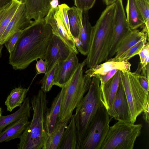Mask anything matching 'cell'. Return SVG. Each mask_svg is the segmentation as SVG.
<instances>
[{
	"instance_id": "obj_17",
	"label": "cell",
	"mask_w": 149,
	"mask_h": 149,
	"mask_svg": "<svg viewBox=\"0 0 149 149\" xmlns=\"http://www.w3.org/2000/svg\"><path fill=\"white\" fill-rule=\"evenodd\" d=\"M121 74V71L118 70L104 84L100 85L102 101L107 110L111 106L116 96L120 82Z\"/></svg>"
},
{
	"instance_id": "obj_19",
	"label": "cell",
	"mask_w": 149,
	"mask_h": 149,
	"mask_svg": "<svg viewBox=\"0 0 149 149\" xmlns=\"http://www.w3.org/2000/svg\"><path fill=\"white\" fill-rule=\"evenodd\" d=\"M131 64L128 61H107L88 68L85 72L86 74L91 78L98 77L105 74L113 69L122 71L131 70Z\"/></svg>"
},
{
	"instance_id": "obj_14",
	"label": "cell",
	"mask_w": 149,
	"mask_h": 149,
	"mask_svg": "<svg viewBox=\"0 0 149 149\" xmlns=\"http://www.w3.org/2000/svg\"><path fill=\"white\" fill-rule=\"evenodd\" d=\"M33 21L28 17L24 3H21L4 31L0 40V44L3 45L15 32L23 30Z\"/></svg>"
},
{
	"instance_id": "obj_13",
	"label": "cell",
	"mask_w": 149,
	"mask_h": 149,
	"mask_svg": "<svg viewBox=\"0 0 149 149\" xmlns=\"http://www.w3.org/2000/svg\"><path fill=\"white\" fill-rule=\"evenodd\" d=\"M107 110L110 119L130 122L129 105L122 84L120 82L116 96Z\"/></svg>"
},
{
	"instance_id": "obj_24",
	"label": "cell",
	"mask_w": 149,
	"mask_h": 149,
	"mask_svg": "<svg viewBox=\"0 0 149 149\" xmlns=\"http://www.w3.org/2000/svg\"><path fill=\"white\" fill-rule=\"evenodd\" d=\"M126 10L127 20L131 30L136 29L144 25L135 0H127Z\"/></svg>"
},
{
	"instance_id": "obj_26",
	"label": "cell",
	"mask_w": 149,
	"mask_h": 149,
	"mask_svg": "<svg viewBox=\"0 0 149 149\" xmlns=\"http://www.w3.org/2000/svg\"><path fill=\"white\" fill-rule=\"evenodd\" d=\"M28 89L20 86L13 89L5 102L7 111H12L15 108L20 107L26 97Z\"/></svg>"
},
{
	"instance_id": "obj_22",
	"label": "cell",
	"mask_w": 149,
	"mask_h": 149,
	"mask_svg": "<svg viewBox=\"0 0 149 149\" xmlns=\"http://www.w3.org/2000/svg\"><path fill=\"white\" fill-rule=\"evenodd\" d=\"M29 97H26L19 108L14 113L6 116H0V132L9 124L25 117L30 116L31 107Z\"/></svg>"
},
{
	"instance_id": "obj_41",
	"label": "cell",
	"mask_w": 149,
	"mask_h": 149,
	"mask_svg": "<svg viewBox=\"0 0 149 149\" xmlns=\"http://www.w3.org/2000/svg\"><path fill=\"white\" fill-rule=\"evenodd\" d=\"M58 0H52L50 2L51 8H54L58 6Z\"/></svg>"
},
{
	"instance_id": "obj_34",
	"label": "cell",
	"mask_w": 149,
	"mask_h": 149,
	"mask_svg": "<svg viewBox=\"0 0 149 149\" xmlns=\"http://www.w3.org/2000/svg\"><path fill=\"white\" fill-rule=\"evenodd\" d=\"M96 0H74L76 7L83 11H88L93 7Z\"/></svg>"
},
{
	"instance_id": "obj_40",
	"label": "cell",
	"mask_w": 149,
	"mask_h": 149,
	"mask_svg": "<svg viewBox=\"0 0 149 149\" xmlns=\"http://www.w3.org/2000/svg\"><path fill=\"white\" fill-rule=\"evenodd\" d=\"M12 2V1L7 4L0 12V23L3 18L11 5Z\"/></svg>"
},
{
	"instance_id": "obj_39",
	"label": "cell",
	"mask_w": 149,
	"mask_h": 149,
	"mask_svg": "<svg viewBox=\"0 0 149 149\" xmlns=\"http://www.w3.org/2000/svg\"><path fill=\"white\" fill-rule=\"evenodd\" d=\"M149 101H148L145 107L141 112L142 113L143 118L148 126V128L149 123Z\"/></svg>"
},
{
	"instance_id": "obj_27",
	"label": "cell",
	"mask_w": 149,
	"mask_h": 149,
	"mask_svg": "<svg viewBox=\"0 0 149 149\" xmlns=\"http://www.w3.org/2000/svg\"><path fill=\"white\" fill-rule=\"evenodd\" d=\"M144 22L142 32L149 36V0H135Z\"/></svg>"
},
{
	"instance_id": "obj_31",
	"label": "cell",
	"mask_w": 149,
	"mask_h": 149,
	"mask_svg": "<svg viewBox=\"0 0 149 149\" xmlns=\"http://www.w3.org/2000/svg\"><path fill=\"white\" fill-rule=\"evenodd\" d=\"M12 0V2L11 5L0 23V40L4 31L21 3L14 0Z\"/></svg>"
},
{
	"instance_id": "obj_12",
	"label": "cell",
	"mask_w": 149,
	"mask_h": 149,
	"mask_svg": "<svg viewBox=\"0 0 149 149\" xmlns=\"http://www.w3.org/2000/svg\"><path fill=\"white\" fill-rule=\"evenodd\" d=\"M79 26L78 38L74 39L78 52L84 55L88 53L92 26L89 19L88 11H83L77 8Z\"/></svg>"
},
{
	"instance_id": "obj_3",
	"label": "cell",
	"mask_w": 149,
	"mask_h": 149,
	"mask_svg": "<svg viewBox=\"0 0 149 149\" xmlns=\"http://www.w3.org/2000/svg\"><path fill=\"white\" fill-rule=\"evenodd\" d=\"M48 103L46 93L41 89L31 98L32 119L19 138L18 149H44L47 136L45 122Z\"/></svg>"
},
{
	"instance_id": "obj_5",
	"label": "cell",
	"mask_w": 149,
	"mask_h": 149,
	"mask_svg": "<svg viewBox=\"0 0 149 149\" xmlns=\"http://www.w3.org/2000/svg\"><path fill=\"white\" fill-rule=\"evenodd\" d=\"M86 64V59L79 63L64 86L65 91L58 119L59 120L64 121L71 119L74 110L89 89L92 78L86 74L83 75V69Z\"/></svg>"
},
{
	"instance_id": "obj_32",
	"label": "cell",
	"mask_w": 149,
	"mask_h": 149,
	"mask_svg": "<svg viewBox=\"0 0 149 149\" xmlns=\"http://www.w3.org/2000/svg\"><path fill=\"white\" fill-rule=\"evenodd\" d=\"M65 26L70 36L74 38L70 32L68 12L70 7L66 4L63 3L58 6Z\"/></svg>"
},
{
	"instance_id": "obj_21",
	"label": "cell",
	"mask_w": 149,
	"mask_h": 149,
	"mask_svg": "<svg viewBox=\"0 0 149 149\" xmlns=\"http://www.w3.org/2000/svg\"><path fill=\"white\" fill-rule=\"evenodd\" d=\"M146 38L148 40L149 37L144 33L137 29L132 30L119 43L115 56L111 58L115 59L118 58L130 48Z\"/></svg>"
},
{
	"instance_id": "obj_38",
	"label": "cell",
	"mask_w": 149,
	"mask_h": 149,
	"mask_svg": "<svg viewBox=\"0 0 149 149\" xmlns=\"http://www.w3.org/2000/svg\"><path fill=\"white\" fill-rule=\"evenodd\" d=\"M139 80L143 88L147 93L149 94V78L139 74Z\"/></svg>"
},
{
	"instance_id": "obj_43",
	"label": "cell",
	"mask_w": 149,
	"mask_h": 149,
	"mask_svg": "<svg viewBox=\"0 0 149 149\" xmlns=\"http://www.w3.org/2000/svg\"><path fill=\"white\" fill-rule=\"evenodd\" d=\"M117 0H102L104 3L108 6L115 3Z\"/></svg>"
},
{
	"instance_id": "obj_1",
	"label": "cell",
	"mask_w": 149,
	"mask_h": 149,
	"mask_svg": "<svg viewBox=\"0 0 149 149\" xmlns=\"http://www.w3.org/2000/svg\"><path fill=\"white\" fill-rule=\"evenodd\" d=\"M52 34L51 27L44 18L33 21L23 30L13 50L9 54V64L14 70H21L38 59L44 60Z\"/></svg>"
},
{
	"instance_id": "obj_47",
	"label": "cell",
	"mask_w": 149,
	"mask_h": 149,
	"mask_svg": "<svg viewBox=\"0 0 149 149\" xmlns=\"http://www.w3.org/2000/svg\"><path fill=\"white\" fill-rule=\"evenodd\" d=\"M4 6L2 7H1V8H0V12L1 11V10L4 7L6 6Z\"/></svg>"
},
{
	"instance_id": "obj_6",
	"label": "cell",
	"mask_w": 149,
	"mask_h": 149,
	"mask_svg": "<svg viewBox=\"0 0 149 149\" xmlns=\"http://www.w3.org/2000/svg\"><path fill=\"white\" fill-rule=\"evenodd\" d=\"M142 127L141 124L118 121L109 127L100 149H133Z\"/></svg>"
},
{
	"instance_id": "obj_4",
	"label": "cell",
	"mask_w": 149,
	"mask_h": 149,
	"mask_svg": "<svg viewBox=\"0 0 149 149\" xmlns=\"http://www.w3.org/2000/svg\"><path fill=\"white\" fill-rule=\"evenodd\" d=\"M103 105L100 79L93 77L87 93L76 107L73 115L77 137L76 149H80L93 119Z\"/></svg>"
},
{
	"instance_id": "obj_16",
	"label": "cell",
	"mask_w": 149,
	"mask_h": 149,
	"mask_svg": "<svg viewBox=\"0 0 149 149\" xmlns=\"http://www.w3.org/2000/svg\"><path fill=\"white\" fill-rule=\"evenodd\" d=\"M61 88L53 100L50 107L48 108L46 111L45 127L47 136L50 135L54 131L58 120L65 89L64 86Z\"/></svg>"
},
{
	"instance_id": "obj_10",
	"label": "cell",
	"mask_w": 149,
	"mask_h": 149,
	"mask_svg": "<svg viewBox=\"0 0 149 149\" xmlns=\"http://www.w3.org/2000/svg\"><path fill=\"white\" fill-rule=\"evenodd\" d=\"M44 18L46 22L50 26L53 34L59 38L71 51L78 54L79 52L65 26L58 6L51 8Z\"/></svg>"
},
{
	"instance_id": "obj_45",
	"label": "cell",
	"mask_w": 149,
	"mask_h": 149,
	"mask_svg": "<svg viewBox=\"0 0 149 149\" xmlns=\"http://www.w3.org/2000/svg\"><path fill=\"white\" fill-rule=\"evenodd\" d=\"M15 0V1H16L17 2H18L19 3H21V2H24L23 1H24V0Z\"/></svg>"
},
{
	"instance_id": "obj_15",
	"label": "cell",
	"mask_w": 149,
	"mask_h": 149,
	"mask_svg": "<svg viewBox=\"0 0 149 149\" xmlns=\"http://www.w3.org/2000/svg\"><path fill=\"white\" fill-rule=\"evenodd\" d=\"M77 54L71 51L67 58L58 60V64L54 80L53 85L63 87L69 80L79 64Z\"/></svg>"
},
{
	"instance_id": "obj_11",
	"label": "cell",
	"mask_w": 149,
	"mask_h": 149,
	"mask_svg": "<svg viewBox=\"0 0 149 149\" xmlns=\"http://www.w3.org/2000/svg\"><path fill=\"white\" fill-rule=\"evenodd\" d=\"M71 51L59 38L53 34L49 40L44 57L47 65L46 72L49 71L58 60H65Z\"/></svg>"
},
{
	"instance_id": "obj_2",
	"label": "cell",
	"mask_w": 149,
	"mask_h": 149,
	"mask_svg": "<svg viewBox=\"0 0 149 149\" xmlns=\"http://www.w3.org/2000/svg\"><path fill=\"white\" fill-rule=\"evenodd\" d=\"M115 3L107 6L92 26L89 49L86 59L87 68L106 61L114 27Z\"/></svg>"
},
{
	"instance_id": "obj_33",
	"label": "cell",
	"mask_w": 149,
	"mask_h": 149,
	"mask_svg": "<svg viewBox=\"0 0 149 149\" xmlns=\"http://www.w3.org/2000/svg\"><path fill=\"white\" fill-rule=\"evenodd\" d=\"M23 31L19 30L13 34L4 43L9 54L13 50L15 45Z\"/></svg>"
},
{
	"instance_id": "obj_37",
	"label": "cell",
	"mask_w": 149,
	"mask_h": 149,
	"mask_svg": "<svg viewBox=\"0 0 149 149\" xmlns=\"http://www.w3.org/2000/svg\"><path fill=\"white\" fill-rule=\"evenodd\" d=\"M139 56L140 62L141 64H143L146 58L149 56V42H147L143 47L141 52L138 54Z\"/></svg>"
},
{
	"instance_id": "obj_9",
	"label": "cell",
	"mask_w": 149,
	"mask_h": 149,
	"mask_svg": "<svg viewBox=\"0 0 149 149\" xmlns=\"http://www.w3.org/2000/svg\"><path fill=\"white\" fill-rule=\"evenodd\" d=\"M115 3L113 29L106 61L115 55L119 43L132 30L127 20L123 0H117Z\"/></svg>"
},
{
	"instance_id": "obj_30",
	"label": "cell",
	"mask_w": 149,
	"mask_h": 149,
	"mask_svg": "<svg viewBox=\"0 0 149 149\" xmlns=\"http://www.w3.org/2000/svg\"><path fill=\"white\" fill-rule=\"evenodd\" d=\"M58 60L54 64L51 69L46 72L41 81V89L46 93L50 91L53 85V82L58 67Z\"/></svg>"
},
{
	"instance_id": "obj_29",
	"label": "cell",
	"mask_w": 149,
	"mask_h": 149,
	"mask_svg": "<svg viewBox=\"0 0 149 149\" xmlns=\"http://www.w3.org/2000/svg\"><path fill=\"white\" fill-rule=\"evenodd\" d=\"M147 38H146L139 41L128 49L118 58L115 59L110 58L107 61H128L132 57L139 54L147 42Z\"/></svg>"
},
{
	"instance_id": "obj_20",
	"label": "cell",
	"mask_w": 149,
	"mask_h": 149,
	"mask_svg": "<svg viewBox=\"0 0 149 149\" xmlns=\"http://www.w3.org/2000/svg\"><path fill=\"white\" fill-rule=\"evenodd\" d=\"M29 18L34 20L44 18L51 7L50 0H24Z\"/></svg>"
},
{
	"instance_id": "obj_46",
	"label": "cell",
	"mask_w": 149,
	"mask_h": 149,
	"mask_svg": "<svg viewBox=\"0 0 149 149\" xmlns=\"http://www.w3.org/2000/svg\"><path fill=\"white\" fill-rule=\"evenodd\" d=\"M2 115V111L1 108L0 107V116Z\"/></svg>"
},
{
	"instance_id": "obj_18",
	"label": "cell",
	"mask_w": 149,
	"mask_h": 149,
	"mask_svg": "<svg viewBox=\"0 0 149 149\" xmlns=\"http://www.w3.org/2000/svg\"><path fill=\"white\" fill-rule=\"evenodd\" d=\"M28 116H25L11 123L0 132V143L19 138L30 123Z\"/></svg>"
},
{
	"instance_id": "obj_28",
	"label": "cell",
	"mask_w": 149,
	"mask_h": 149,
	"mask_svg": "<svg viewBox=\"0 0 149 149\" xmlns=\"http://www.w3.org/2000/svg\"><path fill=\"white\" fill-rule=\"evenodd\" d=\"M77 9L76 7L73 6L70 8L68 12L70 31L74 39L78 38L79 31Z\"/></svg>"
},
{
	"instance_id": "obj_36",
	"label": "cell",
	"mask_w": 149,
	"mask_h": 149,
	"mask_svg": "<svg viewBox=\"0 0 149 149\" xmlns=\"http://www.w3.org/2000/svg\"><path fill=\"white\" fill-rule=\"evenodd\" d=\"M47 63L45 61L42 59L40 58L37 61L36 65V68L37 71V74H45L46 72Z\"/></svg>"
},
{
	"instance_id": "obj_25",
	"label": "cell",
	"mask_w": 149,
	"mask_h": 149,
	"mask_svg": "<svg viewBox=\"0 0 149 149\" xmlns=\"http://www.w3.org/2000/svg\"><path fill=\"white\" fill-rule=\"evenodd\" d=\"M70 119L64 121L58 120L54 131L46 137L44 149H59L64 132Z\"/></svg>"
},
{
	"instance_id": "obj_8",
	"label": "cell",
	"mask_w": 149,
	"mask_h": 149,
	"mask_svg": "<svg viewBox=\"0 0 149 149\" xmlns=\"http://www.w3.org/2000/svg\"><path fill=\"white\" fill-rule=\"evenodd\" d=\"M111 120L104 105L100 107L89 126L80 149H100L109 130Z\"/></svg>"
},
{
	"instance_id": "obj_48",
	"label": "cell",
	"mask_w": 149,
	"mask_h": 149,
	"mask_svg": "<svg viewBox=\"0 0 149 149\" xmlns=\"http://www.w3.org/2000/svg\"><path fill=\"white\" fill-rule=\"evenodd\" d=\"M52 0H50V1H51Z\"/></svg>"
},
{
	"instance_id": "obj_23",
	"label": "cell",
	"mask_w": 149,
	"mask_h": 149,
	"mask_svg": "<svg viewBox=\"0 0 149 149\" xmlns=\"http://www.w3.org/2000/svg\"><path fill=\"white\" fill-rule=\"evenodd\" d=\"M77 141L74 118L72 115L64 132L59 149H76Z\"/></svg>"
},
{
	"instance_id": "obj_35",
	"label": "cell",
	"mask_w": 149,
	"mask_h": 149,
	"mask_svg": "<svg viewBox=\"0 0 149 149\" xmlns=\"http://www.w3.org/2000/svg\"><path fill=\"white\" fill-rule=\"evenodd\" d=\"M118 70L117 69H113L105 74L98 77L100 80V85H103L104 84L114 76Z\"/></svg>"
},
{
	"instance_id": "obj_7",
	"label": "cell",
	"mask_w": 149,
	"mask_h": 149,
	"mask_svg": "<svg viewBox=\"0 0 149 149\" xmlns=\"http://www.w3.org/2000/svg\"><path fill=\"white\" fill-rule=\"evenodd\" d=\"M121 71L120 81L129 106L130 122L134 123L149 101V94L139 83V76L140 74L126 70Z\"/></svg>"
},
{
	"instance_id": "obj_44",
	"label": "cell",
	"mask_w": 149,
	"mask_h": 149,
	"mask_svg": "<svg viewBox=\"0 0 149 149\" xmlns=\"http://www.w3.org/2000/svg\"><path fill=\"white\" fill-rule=\"evenodd\" d=\"M3 47V45H1L0 44V57L1 56V52L2 49Z\"/></svg>"
},
{
	"instance_id": "obj_42",
	"label": "cell",
	"mask_w": 149,
	"mask_h": 149,
	"mask_svg": "<svg viewBox=\"0 0 149 149\" xmlns=\"http://www.w3.org/2000/svg\"><path fill=\"white\" fill-rule=\"evenodd\" d=\"M12 0H0V8L6 6Z\"/></svg>"
}]
</instances>
